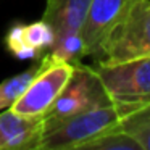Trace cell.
<instances>
[{"mask_svg":"<svg viewBox=\"0 0 150 150\" xmlns=\"http://www.w3.org/2000/svg\"><path fill=\"white\" fill-rule=\"evenodd\" d=\"M150 57V0H136L108 33L97 63H120Z\"/></svg>","mask_w":150,"mask_h":150,"instance_id":"cell-3","label":"cell"},{"mask_svg":"<svg viewBox=\"0 0 150 150\" xmlns=\"http://www.w3.org/2000/svg\"><path fill=\"white\" fill-rule=\"evenodd\" d=\"M55 33L47 21L15 24L5 37L7 49L20 60H39L52 47Z\"/></svg>","mask_w":150,"mask_h":150,"instance_id":"cell-7","label":"cell"},{"mask_svg":"<svg viewBox=\"0 0 150 150\" xmlns=\"http://www.w3.org/2000/svg\"><path fill=\"white\" fill-rule=\"evenodd\" d=\"M136 0H92L81 28L86 55H98L105 37L123 20Z\"/></svg>","mask_w":150,"mask_h":150,"instance_id":"cell-6","label":"cell"},{"mask_svg":"<svg viewBox=\"0 0 150 150\" xmlns=\"http://www.w3.org/2000/svg\"><path fill=\"white\" fill-rule=\"evenodd\" d=\"M140 105L108 103L92 108L44 134L37 150H79L86 144L118 129L124 116Z\"/></svg>","mask_w":150,"mask_h":150,"instance_id":"cell-1","label":"cell"},{"mask_svg":"<svg viewBox=\"0 0 150 150\" xmlns=\"http://www.w3.org/2000/svg\"><path fill=\"white\" fill-rule=\"evenodd\" d=\"M108 103L113 102L105 92L92 66L78 63L74 65L71 78L68 79L66 86L55 98L52 107L40 116L42 136L84 111Z\"/></svg>","mask_w":150,"mask_h":150,"instance_id":"cell-2","label":"cell"},{"mask_svg":"<svg viewBox=\"0 0 150 150\" xmlns=\"http://www.w3.org/2000/svg\"><path fill=\"white\" fill-rule=\"evenodd\" d=\"M40 139V118L23 116L11 108L0 113V150H37Z\"/></svg>","mask_w":150,"mask_h":150,"instance_id":"cell-8","label":"cell"},{"mask_svg":"<svg viewBox=\"0 0 150 150\" xmlns=\"http://www.w3.org/2000/svg\"><path fill=\"white\" fill-rule=\"evenodd\" d=\"M42 57L68 62L71 65L81 63V58L86 57V47H84V40H82L81 31L79 33H66V34L55 36L52 47Z\"/></svg>","mask_w":150,"mask_h":150,"instance_id":"cell-10","label":"cell"},{"mask_svg":"<svg viewBox=\"0 0 150 150\" xmlns=\"http://www.w3.org/2000/svg\"><path fill=\"white\" fill-rule=\"evenodd\" d=\"M82 149H89V150H140V147L126 132H123L120 129H115L111 132H107L103 136L94 139L92 142L86 144Z\"/></svg>","mask_w":150,"mask_h":150,"instance_id":"cell-13","label":"cell"},{"mask_svg":"<svg viewBox=\"0 0 150 150\" xmlns=\"http://www.w3.org/2000/svg\"><path fill=\"white\" fill-rule=\"evenodd\" d=\"M92 0H47L42 20L52 26L55 36L79 33Z\"/></svg>","mask_w":150,"mask_h":150,"instance_id":"cell-9","label":"cell"},{"mask_svg":"<svg viewBox=\"0 0 150 150\" xmlns=\"http://www.w3.org/2000/svg\"><path fill=\"white\" fill-rule=\"evenodd\" d=\"M113 103H150V57L92 66Z\"/></svg>","mask_w":150,"mask_h":150,"instance_id":"cell-4","label":"cell"},{"mask_svg":"<svg viewBox=\"0 0 150 150\" xmlns=\"http://www.w3.org/2000/svg\"><path fill=\"white\" fill-rule=\"evenodd\" d=\"M39 68H40V60H36V63L31 68H28L26 71L20 73L16 76H11V78L5 79L4 82H0V111L10 108L21 97V94L29 86V82L33 81V78L39 71Z\"/></svg>","mask_w":150,"mask_h":150,"instance_id":"cell-12","label":"cell"},{"mask_svg":"<svg viewBox=\"0 0 150 150\" xmlns=\"http://www.w3.org/2000/svg\"><path fill=\"white\" fill-rule=\"evenodd\" d=\"M40 68L29 82L21 97L11 105V110L23 116L40 118L55 102L68 79L71 78L74 65L49 57H40Z\"/></svg>","mask_w":150,"mask_h":150,"instance_id":"cell-5","label":"cell"},{"mask_svg":"<svg viewBox=\"0 0 150 150\" xmlns=\"http://www.w3.org/2000/svg\"><path fill=\"white\" fill-rule=\"evenodd\" d=\"M118 129L132 137L140 150H150V103L134 108L124 116Z\"/></svg>","mask_w":150,"mask_h":150,"instance_id":"cell-11","label":"cell"}]
</instances>
